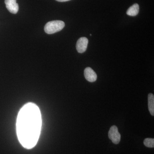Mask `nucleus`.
Wrapping results in <instances>:
<instances>
[{
  "label": "nucleus",
  "mask_w": 154,
  "mask_h": 154,
  "mask_svg": "<svg viewBox=\"0 0 154 154\" xmlns=\"http://www.w3.org/2000/svg\"><path fill=\"white\" fill-rule=\"evenodd\" d=\"M42 117L38 106L33 103L25 104L19 111L17 122L18 139L24 147L33 148L41 132Z\"/></svg>",
  "instance_id": "obj_1"
},
{
  "label": "nucleus",
  "mask_w": 154,
  "mask_h": 154,
  "mask_svg": "<svg viewBox=\"0 0 154 154\" xmlns=\"http://www.w3.org/2000/svg\"><path fill=\"white\" fill-rule=\"evenodd\" d=\"M65 23L60 20L51 21L46 23L44 27V30L47 34H53L60 31L65 27Z\"/></svg>",
  "instance_id": "obj_2"
},
{
  "label": "nucleus",
  "mask_w": 154,
  "mask_h": 154,
  "mask_svg": "<svg viewBox=\"0 0 154 154\" xmlns=\"http://www.w3.org/2000/svg\"><path fill=\"white\" fill-rule=\"evenodd\" d=\"M108 137L113 143L117 144L121 140V135L118 131L117 127L113 125L110 127L108 132Z\"/></svg>",
  "instance_id": "obj_3"
},
{
  "label": "nucleus",
  "mask_w": 154,
  "mask_h": 154,
  "mask_svg": "<svg viewBox=\"0 0 154 154\" xmlns=\"http://www.w3.org/2000/svg\"><path fill=\"white\" fill-rule=\"evenodd\" d=\"M88 39L85 37L79 38L76 44V49L79 53H83L86 51L88 48Z\"/></svg>",
  "instance_id": "obj_4"
},
{
  "label": "nucleus",
  "mask_w": 154,
  "mask_h": 154,
  "mask_svg": "<svg viewBox=\"0 0 154 154\" xmlns=\"http://www.w3.org/2000/svg\"><path fill=\"white\" fill-rule=\"evenodd\" d=\"M6 8L10 13L17 14L19 11V5L17 3V0H5Z\"/></svg>",
  "instance_id": "obj_5"
},
{
  "label": "nucleus",
  "mask_w": 154,
  "mask_h": 154,
  "mask_svg": "<svg viewBox=\"0 0 154 154\" xmlns=\"http://www.w3.org/2000/svg\"><path fill=\"white\" fill-rule=\"evenodd\" d=\"M84 75L86 79L90 82H94L97 80V75L91 68L87 67L85 69Z\"/></svg>",
  "instance_id": "obj_6"
},
{
  "label": "nucleus",
  "mask_w": 154,
  "mask_h": 154,
  "mask_svg": "<svg viewBox=\"0 0 154 154\" xmlns=\"http://www.w3.org/2000/svg\"><path fill=\"white\" fill-rule=\"evenodd\" d=\"M139 12V6L137 4H135L130 7L127 11L128 15L131 17H135L138 14Z\"/></svg>",
  "instance_id": "obj_7"
},
{
  "label": "nucleus",
  "mask_w": 154,
  "mask_h": 154,
  "mask_svg": "<svg viewBox=\"0 0 154 154\" xmlns=\"http://www.w3.org/2000/svg\"><path fill=\"white\" fill-rule=\"evenodd\" d=\"M148 108L150 113L152 116H154V96L152 94L148 95Z\"/></svg>",
  "instance_id": "obj_8"
},
{
  "label": "nucleus",
  "mask_w": 154,
  "mask_h": 154,
  "mask_svg": "<svg viewBox=\"0 0 154 154\" xmlns=\"http://www.w3.org/2000/svg\"><path fill=\"white\" fill-rule=\"evenodd\" d=\"M143 143L146 146L149 148H154V138H147L144 140Z\"/></svg>",
  "instance_id": "obj_9"
},
{
  "label": "nucleus",
  "mask_w": 154,
  "mask_h": 154,
  "mask_svg": "<svg viewBox=\"0 0 154 154\" xmlns=\"http://www.w3.org/2000/svg\"><path fill=\"white\" fill-rule=\"evenodd\" d=\"M56 1H57V2H68V1H71V0H56Z\"/></svg>",
  "instance_id": "obj_10"
}]
</instances>
